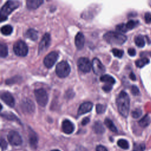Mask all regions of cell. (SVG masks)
Returning a JSON list of instances; mask_svg holds the SVG:
<instances>
[{"label":"cell","mask_w":151,"mask_h":151,"mask_svg":"<svg viewBox=\"0 0 151 151\" xmlns=\"http://www.w3.org/2000/svg\"><path fill=\"white\" fill-rule=\"evenodd\" d=\"M116 104L119 113L123 117H127L130 109V99L128 94L122 91L116 99Z\"/></svg>","instance_id":"1"},{"label":"cell","mask_w":151,"mask_h":151,"mask_svg":"<svg viewBox=\"0 0 151 151\" xmlns=\"http://www.w3.org/2000/svg\"><path fill=\"white\" fill-rule=\"evenodd\" d=\"M104 40L109 44L113 45H122L127 40V37L119 32L109 31L103 35Z\"/></svg>","instance_id":"2"},{"label":"cell","mask_w":151,"mask_h":151,"mask_svg":"<svg viewBox=\"0 0 151 151\" xmlns=\"http://www.w3.org/2000/svg\"><path fill=\"white\" fill-rule=\"evenodd\" d=\"M19 6V2L18 1H6L2 6L1 9V22L7 19V17L14 10Z\"/></svg>","instance_id":"3"},{"label":"cell","mask_w":151,"mask_h":151,"mask_svg":"<svg viewBox=\"0 0 151 151\" xmlns=\"http://www.w3.org/2000/svg\"><path fill=\"white\" fill-rule=\"evenodd\" d=\"M70 67L65 61H62L58 63L55 67V73L60 78L67 77L70 73Z\"/></svg>","instance_id":"4"},{"label":"cell","mask_w":151,"mask_h":151,"mask_svg":"<svg viewBox=\"0 0 151 151\" xmlns=\"http://www.w3.org/2000/svg\"><path fill=\"white\" fill-rule=\"evenodd\" d=\"M13 50L17 55L20 57L27 55L28 52L27 45L22 40H18L14 44Z\"/></svg>","instance_id":"5"},{"label":"cell","mask_w":151,"mask_h":151,"mask_svg":"<svg viewBox=\"0 0 151 151\" xmlns=\"http://www.w3.org/2000/svg\"><path fill=\"white\" fill-rule=\"evenodd\" d=\"M34 94L36 101L40 106L44 107L47 105L48 100V97L46 91L44 89H36L34 91Z\"/></svg>","instance_id":"6"},{"label":"cell","mask_w":151,"mask_h":151,"mask_svg":"<svg viewBox=\"0 0 151 151\" xmlns=\"http://www.w3.org/2000/svg\"><path fill=\"white\" fill-rule=\"evenodd\" d=\"M77 65L82 72L88 73L92 67V63L87 58L81 57L77 61Z\"/></svg>","instance_id":"7"},{"label":"cell","mask_w":151,"mask_h":151,"mask_svg":"<svg viewBox=\"0 0 151 151\" xmlns=\"http://www.w3.org/2000/svg\"><path fill=\"white\" fill-rule=\"evenodd\" d=\"M58 58V54L55 51H52L48 54L44 59V64L47 68L52 67Z\"/></svg>","instance_id":"8"},{"label":"cell","mask_w":151,"mask_h":151,"mask_svg":"<svg viewBox=\"0 0 151 151\" xmlns=\"http://www.w3.org/2000/svg\"><path fill=\"white\" fill-rule=\"evenodd\" d=\"M7 139L9 143L14 146L20 145L22 142V138L19 134L18 132L13 130H11L8 133Z\"/></svg>","instance_id":"9"},{"label":"cell","mask_w":151,"mask_h":151,"mask_svg":"<svg viewBox=\"0 0 151 151\" xmlns=\"http://www.w3.org/2000/svg\"><path fill=\"white\" fill-rule=\"evenodd\" d=\"M50 41H51L50 35L48 33H45L43 35L42 38H41V40L40 41L38 45L39 54L44 52L45 50L48 49L50 44Z\"/></svg>","instance_id":"10"},{"label":"cell","mask_w":151,"mask_h":151,"mask_svg":"<svg viewBox=\"0 0 151 151\" xmlns=\"http://www.w3.org/2000/svg\"><path fill=\"white\" fill-rule=\"evenodd\" d=\"M92 68L94 73L96 75H101L103 74L106 71L105 67L97 58H94L93 60Z\"/></svg>","instance_id":"11"},{"label":"cell","mask_w":151,"mask_h":151,"mask_svg":"<svg viewBox=\"0 0 151 151\" xmlns=\"http://www.w3.org/2000/svg\"><path fill=\"white\" fill-rule=\"evenodd\" d=\"M21 106L22 110L27 113H32L35 110V105L30 99H25L22 100Z\"/></svg>","instance_id":"12"},{"label":"cell","mask_w":151,"mask_h":151,"mask_svg":"<svg viewBox=\"0 0 151 151\" xmlns=\"http://www.w3.org/2000/svg\"><path fill=\"white\" fill-rule=\"evenodd\" d=\"M2 100L9 107H13L15 106V99L11 93L9 92H4L1 96Z\"/></svg>","instance_id":"13"},{"label":"cell","mask_w":151,"mask_h":151,"mask_svg":"<svg viewBox=\"0 0 151 151\" xmlns=\"http://www.w3.org/2000/svg\"><path fill=\"white\" fill-rule=\"evenodd\" d=\"M61 128L64 133L69 134L74 132L75 127L74 124L71 121L68 119H65L62 123Z\"/></svg>","instance_id":"14"},{"label":"cell","mask_w":151,"mask_h":151,"mask_svg":"<svg viewBox=\"0 0 151 151\" xmlns=\"http://www.w3.org/2000/svg\"><path fill=\"white\" fill-rule=\"evenodd\" d=\"M93 103L90 101H86L82 103L78 109V115H82L90 112L93 108Z\"/></svg>","instance_id":"15"},{"label":"cell","mask_w":151,"mask_h":151,"mask_svg":"<svg viewBox=\"0 0 151 151\" xmlns=\"http://www.w3.org/2000/svg\"><path fill=\"white\" fill-rule=\"evenodd\" d=\"M84 36L81 32H78L75 37V45L78 50H81L84 45Z\"/></svg>","instance_id":"16"},{"label":"cell","mask_w":151,"mask_h":151,"mask_svg":"<svg viewBox=\"0 0 151 151\" xmlns=\"http://www.w3.org/2000/svg\"><path fill=\"white\" fill-rule=\"evenodd\" d=\"M44 2L42 0H28L26 2L27 7L29 9H35L38 8Z\"/></svg>","instance_id":"17"},{"label":"cell","mask_w":151,"mask_h":151,"mask_svg":"<svg viewBox=\"0 0 151 151\" xmlns=\"http://www.w3.org/2000/svg\"><path fill=\"white\" fill-rule=\"evenodd\" d=\"M93 130L97 134H103L105 132V129L102 123L100 121H97L94 123Z\"/></svg>","instance_id":"18"},{"label":"cell","mask_w":151,"mask_h":151,"mask_svg":"<svg viewBox=\"0 0 151 151\" xmlns=\"http://www.w3.org/2000/svg\"><path fill=\"white\" fill-rule=\"evenodd\" d=\"M25 36L32 41H35L37 40L38 37V31L34 28H30L27 31Z\"/></svg>","instance_id":"19"},{"label":"cell","mask_w":151,"mask_h":151,"mask_svg":"<svg viewBox=\"0 0 151 151\" xmlns=\"http://www.w3.org/2000/svg\"><path fill=\"white\" fill-rule=\"evenodd\" d=\"M29 141L31 146L34 147L36 148L37 146V143H38V137L37 134L34 133V131H31L29 133Z\"/></svg>","instance_id":"20"},{"label":"cell","mask_w":151,"mask_h":151,"mask_svg":"<svg viewBox=\"0 0 151 151\" xmlns=\"http://www.w3.org/2000/svg\"><path fill=\"white\" fill-rule=\"evenodd\" d=\"M100 81L102 82L106 83L107 84H114L116 82L115 79L111 76L109 74H104L100 77Z\"/></svg>","instance_id":"21"},{"label":"cell","mask_w":151,"mask_h":151,"mask_svg":"<svg viewBox=\"0 0 151 151\" xmlns=\"http://www.w3.org/2000/svg\"><path fill=\"white\" fill-rule=\"evenodd\" d=\"M1 116L5 118L6 119H8L9 120L17 121V122L20 123V121L18 119V117L11 112H4L1 114Z\"/></svg>","instance_id":"22"},{"label":"cell","mask_w":151,"mask_h":151,"mask_svg":"<svg viewBox=\"0 0 151 151\" xmlns=\"http://www.w3.org/2000/svg\"><path fill=\"white\" fill-rule=\"evenodd\" d=\"M104 124L106 126V127L108 129H109L111 132H114V133L117 132V127H116V126L114 125L113 122L110 119H109V118H106L104 120Z\"/></svg>","instance_id":"23"},{"label":"cell","mask_w":151,"mask_h":151,"mask_svg":"<svg viewBox=\"0 0 151 151\" xmlns=\"http://www.w3.org/2000/svg\"><path fill=\"white\" fill-rule=\"evenodd\" d=\"M149 63V60L146 57H143L137 60L135 62V64L137 67L138 68H142L145 65H147Z\"/></svg>","instance_id":"24"},{"label":"cell","mask_w":151,"mask_h":151,"mask_svg":"<svg viewBox=\"0 0 151 151\" xmlns=\"http://www.w3.org/2000/svg\"><path fill=\"white\" fill-rule=\"evenodd\" d=\"M150 123V118L148 116V115H145L143 116L139 121V124L142 127H147Z\"/></svg>","instance_id":"25"},{"label":"cell","mask_w":151,"mask_h":151,"mask_svg":"<svg viewBox=\"0 0 151 151\" xmlns=\"http://www.w3.org/2000/svg\"><path fill=\"white\" fill-rule=\"evenodd\" d=\"M135 44L140 48H142L145 45V41L144 38L142 35H137L134 38Z\"/></svg>","instance_id":"26"},{"label":"cell","mask_w":151,"mask_h":151,"mask_svg":"<svg viewBox=\"0 0 151 151\" xmlns=\"http://www.w3.org/2000/svg\"><path fill=\"white\" fill-rule=\"evenodd\" d=\"M13 31V28L10 25H5L1 27V33L5 35H10Z\"/></svg>","instance_id":"27"},{"label":"cell","mask_w":151,"mask_h":151,"mask_svg":"<svg viewBox=\"0 0 151 151\" xmlns=\"http://www.w3.org/2000/svg\"><path fill=\"white\" fill-rule=\"evenodd\" d=\"M8 51L7 46L4 43H1L0 45V56L2 58L6 57L8 55Z\"/></svg>","instance_id":"28"},{"label":"cell","mask_w":151,"mask_h":151,"mask_svg":"<svg viewBox=\"0 0 151 151\" xmlns=\"http://www.w3.org/2000/svg\"><path fill=\"white\" fill-rule=\"evenodd\" d=\"M117 145L123 149H128L129 147V142L125 139H119L117 141Z\"/></svg>","instance_id":"29"},{"label":"cell","mask_w":151,"mask_h":151,"mask_svg":"<svg viewBox=\"0 0 151 151\" xmlns=\"http://www.w3.org/2000/svg\"><path fill=\"white\" fill-rule=\"evenodd\" d=\"M145 145L144 143H134L133 145V151H145Z\"/></svg>","instance_id":"30"},{"label":"cell","mask_w":151,"mask_h":151,"mask_svg":"<svg viewBox=\"0 0 151 151\" xmlns=\"http://www.w3.org/2000/svg\"><path fill=\"white\" fill-rule=\"evenodd\" d=\"M125 24H126L127 29L129 31V30L133 29L138 24V22L134 21V20H130Z\"/></svg>","instance_id":"31"},{"label":"cell","mask_w":151,"mask_h":151,"mask_svg":"<svg viewBox=\"0 0 151 151\" xmlns=\"http://www.w3.org/2000/svg\"><path fill=\"white\" fill-rule=\"evenodd\" d=\"M96 112L98 114H102L105 112L106 109V106L101 104H97L96 105Z\"/></svg>","instance_id":"32"},{"label":"cell","mask_w":151,"mask_h":151,"mask_svg":"<svg viewBox=\"0 0 151 151\" xmlns=\"http://www.w3.org/2000/svg\"><path fill=\"white\" fill-rule=\"evenodd\" d=\"M142 114V111L140 109H136L132 112V116L134 119L139 118Z\"/></svg>","instance_id":"33"},{"label":"cell","mask_w":151,"mask_h":151,"mask_svg":"<svg viewBox=\"0 0 151 151\" xmlns=\"http://www.w3.org/2000/svg\"><path fill=\"white\" fill-rule=\"evenodd\" d=\"M112 53L113 54L117 57V58H122L123 54H124V52L123 50H119V49H117V48H113L112 50Z\"/></svg>","instance_id":"34"},{"label":"cell","mask_w":151,"mask_h":151,"mask_svg":"<svg viewBox=\"0 0 151 151\" xmlns=\"http://www.w3.org/2000/svg\"><path fill=\"white\" fill-rule=\"evenodd\" d=\"M116 30L119 32H127L128 30L126 28V24H119L117 25L116 27Z\"/></svg>","instance_id":"35"},{"label":"cell","mask_w":151,"mask_h":151,"mask_svg":"<svg viewBox=\"0 0 151 151\" xmlns=\"http://www.w3.org/2000/svg\"><path fill=\"white\" fill-rule=\"evenodd\" d=\"M19 77L18 76H15V77H13L12 78H9V79H8L6 80V84H13V83H17V81H19Z\"/></svg>","instance_id":"36"},{"label":"cell","mask_w":151,"mask_h":151,"mask_svg":"<svg viewBox=\"0 0 151 151\" xmlns=\"http://www.w3.org/2000/svg\"><path fill=\"white\" fill-rule=\"evenodd\" d=\"M131 93H132L133 95L134 96H137L139 94V90L138 88V87L134 85H133L131 87Z\"/></svg>","instance_id":"37"},{"label":"cell","mask_w":151,"mask_h":151,"mask_svg":"<svg viewBox=\"0 0 151 151\" xmlns=\"http://www.w3.org/2000/svg\"><path fill=\"white\" fill-rule=\"evenodd\" d=\"M112 87H113V86H112L111 84H106L104 85V86H103L102 89H103V90L104 91L107 93V92H109V91H110L111 90Z\"/></svg>","instance_id":"38"},{"label":"cell","mask_w":151,"mask_h":151,"mask_svg":"<svg viewBox=\"0 0 151 151\" xmlns=\"http://www.w3.org/2000/svg\"><path fill=\"white\" fill-rule=\"evenodd\" d=\"M145 22L147 24L151 22V13L150 12H146L145 14Z\"/></svg>","instance_id":"39"},{"label":"cell","mask_w":151,"mask_h":151,"mask_svg":"<svg viewBox=\"0 0 151 151\" xmlns=\"http://www.w3.org/2000/svg\"><path fill=\"white\" fill-rule=\"evenodd\" d=\"M1 147L2 150H5L7 147V143L4 139H1Z\"/></svg>","instance_id":"40"},{"label":"cell","mask_w":151,"mask_h":151,"mask_svg":"<svg viewBox=\"0 0 151 151\" xmlns=\"http://www.w3.org/2000/svg\"><path fill=\"white\" fill-rule=\"evenodd\" d=\"M127 52H128V54L130 55V56H132V57H133L136 55V50L133 48H129L128 50H127Z\"/></svg>","instance_id":"41"},{"label":"cell","mask_w":151,"mask_h":151,"mask_svg":"<svg viewBox=\"0 0 151 151\" xmlns=\"http://www.w3.org/2000/svg\"><path fill=\"white\" fill-rule=\"evenodd\" d=\"M96 151H108L106 147L102 145H99L96 147Z\"/></svg>","instance_id":"42"},{"label":"cell","mask_w":151,"mask_h":151,"mask_svg":"<svg viewBox=\"0 0 151 151\" xmlns=\"http://www.w3.org/2000/svg\"><path fill=\"white\" fill-rule=\"evenodd\" d=\"M89 122H90V119H89L88 117H85V118H84V119L82 120V121H81V124H82L83 126H85V125H86L87 124H88V123H89Z\"/></svg>","instance_id":"43"},{"label":"cell","mask_w":151,"mask_h":151,"mask_svg":"<svg viewBox=\"0 0 151 151\" xmlns=\"http://www.w3.org/2000/svg\"><path fill=\"white\" fill-rule=\"evenodd\" d=\"M129 77H130V78L132 80H133V81H135L136 79V76H135V74H134L133 72L130 73V75H129Z\"/></svg>","instance_id":"44"},{"label":"cell","mask_w":151,"mask_h":151,"mask_svg":"<svg viewBox=\"0 0 151 151\" xmlns=\"http://www.w3.org/2000/svg\"><path fill=\"white\" fill-rule=\"evenodd\" d=\"M51 151H60V150H58V149H54V150H51Z\"/></svg>","instance_id":"45"},{"label":"cell","mask_w":151,"mask_h":151,"mask_svg":"<svg viewBox=\"0 0 151 151\" xmlns=\"http://www.w3.org/2000/svg\"><path fill=\"white\" fill-rule=\"evenodd\" d=\"M150 57H151V52H150Z\"/></svg>","instance_id":"46"},{"label":"cell","mask_w":151,"mask_h":151,"mask_svg":"<svg viewBox=\"0 0 151 151\" xmlns=\"http://www.w3.org/2000/svg\"><path fill=\"white\" fill-rule=\"evenodd\" d=\"M150 6H151V2H150Z\"/></svg>","instance_id":"47"}]
</instances>
